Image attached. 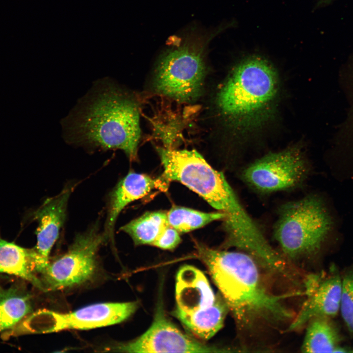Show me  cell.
Returning a JSON list of instances; mask_svg holds the SVG:
<instances>
[{"mask_svg": "<svg viewBox=\"0 0 353 353\" xmlns=\"http://www.w3.org/2000/svg\"><path fill=\"white\" fill-rule=\"evenodd\" d=\"M137 302L98 303L67 313L38 310L23 322V331L50 333L64 329H89L121 323L137 310Z\"/></svg>", "mask_w": 353, "mask_h": 353, "instance_id": "obj_7", "label": "cell"}, {"mask_svg": "<svg viewBox=\"0 0 353 353\" xmlns=\"http://www.w3.org/2000/svg\"><path fill=\"white\" fill-rule=\"evenodd\" d=\"M31 311L30 297L20 286H0V332L15 326Z\"/></svg>", "mask_w": 353, "mask_h": 353, "instance_id": "obj_18", "label": "cell"}, {"mask_svg": "<svg viewBox=\"0 0 353 353\" xmlns=\"http://www.w3.org/2000/svg\"><path fill=\"white\" fill-rule=\"evenodd\" d=\"M333 226L324 202L309 195L281 205L274 237L287 258L298 259L318 252Z\"/></svg>", "mask_w": 353, "mask_h": 353, "instance_id": "obj_5", "label": "cell"}, {"mask_svg": "<svg viewBox=\"0 0 353 353\" xmlns=\"http://www.w3.org/2000/svg\"><path fill=\"white\" fill-rule=\"evenodd\" d=\"M168 224L179 233L201 228L217 220H224L225 215L218 212H203L182 206H173L167 213Z\"/></svg>", "mask_w": 353, "mask_h": 353, "instance_id": "obj_20", "label": "cell"}, {"mask_svg": "<svg viewBox=\"0 0 353 353\" xmlns=\"http://www.w3.org/2000/svg\"><path fill=\"white\" fill-rule=\"evenodd\" d=\"M0 272L19 277L44 290L41 280L35 275L32 248H23L0 237Z\"/></svg>", "mask_w": 353, "mask_h": 353, "instance_id": "obj_17", "label": "cell"}, {"mask_svg": "<svg viewBox=\"0 0 353 353\" xmlns=\"http://www.w3.org/2000/svg\"><path fill=\"white\" fill-rule=\"evenodd\" d=\"M168 225L167 213L148 212L120 228L127 234L136 245H152Z\"/></svg>", "mask_w": 353, "mask_h": 353, "instance_id": "obj_19", "label": "cell"}, {"mask_svg": "<svg viewBox=\"0 0 353 353\" xmlns=\"http://www.w3.org/2000/svg\"><path fill=\"white\" fill-rule=\"evenodd\" d=\"M164 168L162 178L167 183L178 181L192 190L211 206L225 215L224 229L238 236L248 232L253 224L223 174L211 167L196 150L158 147Z\"/></svg>", "mask_w": 353, "mask_h": 353, "instance_id": "obj_3", "label": "cell"}, {"mask_svg": "<svg viewBox=\"0 0 353 353\" xmlns=\"http://www.w3.org/2000/svg\"><path fill=\"white\" fill-rule=\"evenodd\" d=\"M333 0H319L317 5L318 6H323L327 5L331 3Z\"/></svg>", "mask_w": 353, "mask_h": 353, "instance_id": "obj_23", "label": "cell"}, {"mask_svg": "<svg viewBox=\"0 0 353 353\" xmlns=\"http://www.w3.org/2000/svg\"><path fill=\"white\" fill-rule=\"evenodd\" d=\"M180 241L179 232L168 224L151 245L163 250H172L178 246Z\"/></svg>", "mask_w": 353, "mask_h": 353, "instance_id": "obj_22", "label": "cell"}, {"mask_svg": "<svg viewBox=\"0 0 353 353\" xmlns=\"http://www.w3.org/2000/svg\"><path fill=\"white\" fill-rule=\"evenodd\" d=\"M204 43L188 39L164 52L153 80L158 93L179 102H190L200 95L206 73Z\"/></svg>", "mask_w": 353, "mask_h": 353, "instance_id": "obj_6", "label": "cell"}, {"mask_svg": "<svg viewBox=\"0 0 353 353\" xmlns=\"http://www.w3.org/2000/svg\"><path fill=\"white\" fill-rule=\"evenodd\" d=\"M62 123L67 142L89 149L120 150L131 161L137 159L138 107L112 79L95 82Z\"/></svg>", "mask_w": 353, "mask_h": 353, "instance_id": "obj_1", "label": "cell"}, {"mask_svg": "<svg viewBox=\"0 0 353 353\" xmlns=\"http://www.w3.org/2000/svg\"><path fill=\"white\" fill-rule=\"evenodd\" d=\"M167 183L161 177L154 179L144 174L129 172L109 195L103 234L106 241H113L115 225L123 209L129 203L145 196L154 189L165 190Z\"/></svg>", "mask_w": 353, "mask_h": 353, "instance_id": "obj_13", "label": "cell"}, {"mask_svg": "<svg viewBox=\"0 0 353 353\" xmlns=\"http://www.w3.org/2000/svg\"><path fill=\"white\" fill-rule=\"evenodd\" d=\"M105 241L96 226L77 234L67 251L49 261L41 273L44 290L71 287L90 279L97 268L98 251Z\"/></svg>", "mask_w": 353, "mask_h": 353, "instance_id": "obj_8", "label": "cell"}, {"mask_svg": "<svg viewBox=\"0 0 353 353\" xmlns=\"http://www.w3.org/2000/svg\"><path fill=\"white\" fill-rule=\"evenodd\" d=\"M340 311L348 330L353 333V265L341 276Z\"/></svg>", "mask_w": 353, "mask_h": 353, "instance_id": "obj_21", "label": "cell"}, {"mask_svg": "<svg viewBox=\"0 0 353 353\" xmlns=\"http://www.w3.org/2000/svg\"><path fill=\"white\" fill-rule=\"evenodd\" d=\"M126 353H223L227 349L208 346L180 330L166 316L162 306H158L148 329L133 341L114 348Z\"/></svg>", "mask_w": 353, "mask_h": 353, "instance_id": "obj_10", "label": "cell"}, {"mask_svg": "<svg viewBox=\"0 0 353 353\" xmlns=\"http://www.w3.org/2000/svg\"><path fill=\"white\" fill-rule=\"evenodd\" d=\"M332 318L319 316L310 320L301 351L303 353L345 352L341 347V337Z\"/></svg>", "mask_w": 353, "mask_h": 353, "instance_id": "obj_16", "label": "cell"}, {"mask_svg": "<svg viewBox=\"0 0 353 353\" xmlns=\"http://www.w3.org/2000/svg\"><path fill=\"white\" fill-rule=\"evenodd\" d=\"M175 294L176 308L185 312L207 307L216 297L204 274L189 265L181 267L177 273Z\"/></svg>", "mask_w": 353, "mask_h": 353, "instance_id": "obj_14", "label": "cell"}, {"mask_svg": "<svg viewBox=\"0 0 353 353\" xmlns=\"http://www.w3.org/2000/svg\"><path fill=\"white\" fill-rule=\"evenodd\" d=\"M75 185L69 184L57 195L47 199L34 212L38 223L37 243L33 248L35 273H41L49 262V255L65 223L68 201Z\"/></svg>", "mask_w": 353, "mask_h": 353, "instance_id": "obj_12", "label": "cell"}, {"mask_svg": "<svg viewBox=\"0 0 353 353\" xmlns=\"http://www.w3.org/2000/svg\"><path fill=\"white\" fill-rule=\"evenodd\" d=\"M229 311L227 304L219 293L213 304L207 307L191 312L175 308L173 315L194 335L208 340L222 328Z\"/></svg>", "mask_w": 353, "mask_h": 353, "instance_id": "obj_15", "label": "cell"}, {"mask_svg": "<svg viewBox=\"0 0 353 353\" xmlns=\"http://www.w3.org/2000/svg\"><path fill=\"white\" fill-rule=\"evenodd\" d=\"M305 300L289 325V331L299 329L311 319L319 316L332 318L340 311L341 275L332 266L329 273L310 274L305 280Z\"/></svg>", "mask_w": 353, "mask_h": 353, "instance_id": "obj_11", "label": "cell"}, {"mask_svg": "<svg viewBox=\"0 0 353 353\" xmlns=\"http://www.w3.org/2000/svg\"><path fill=\"white\" fill-rule=\"evenodd\" d=\"M196 249L239 328L250 329L292 318L283 302L287 295H274L269 290L259 264L252 256L242 251L213 249L201 243H196Z\"/></svg>", "mask_w": 353, "mask_h": 353, "instance_id": "obj_2", "label": "cell"}, {"mask_svg": "<svg viewBox=\"0 0 353 353\" xmlns=\"http://www.w3.org/2000/svg\"><path fill=\"white\" fill-rule=\"evenodd\" d=\"M277 88V73L271 64L260 56H249L235 66L221 87L217 107L231 124L252 127L269 114Z\"/></svg>", "mask_w": 353, "mask_h": 353, "instance_id": "obj_4", "label": "cell"}, {"mask_svg": "<svg viewBox=\"0 0 353 353\" xmlns=\"http://www.w3.org/2000/svg\"><path fill=\"white\" fill-rule=\"evenodd\" d=\"M308 171L302 153L291 148L255 161L243 170L241 176L252 188L266 194L298 186L305 179Z\"/></svg>", "mask_w": 353, "mask_h": 353, "instance_id": "obj_9", "label": "cell"}]
</instances>
